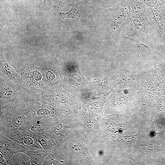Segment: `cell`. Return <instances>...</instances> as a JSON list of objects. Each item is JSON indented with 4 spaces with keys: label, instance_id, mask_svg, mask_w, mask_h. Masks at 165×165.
I'll list each match as a JSON object with an SVG mask.
<instances>
[{
    "label": "cell",
    "instance_id": "cell-23",
    "mask_svg": "<svg viewBox=\"0 0 165 165\" xmlns=\"http://www.w3.org/2000/svg\"><path fill=\"white\" fill-rule=\"evenodd\" d=\"M101 102L100 100V97L98 99H97L95 101L91 102L89 104V106L93 110H95L100 109V107Z\"/></svg>",
    "mask_w": 165,
    "mask_h": 165
},
{
    "label": "cell",
    "instance_id": "cell-10",
    "mask_svg": "<svg viewBox=\"0 0 165 165\" xmlns=\"http://www.w3.org/2000/svg\"><path fill=\"white\" fill-rule=\"evenodd\" d=\"M0 132L8 138L22 145L42 149L36 138V134L17 130L4 133Z\"/></svg>",
    "mask_w": 165,
    "mask_h": 165
},
{
    "label": "cell",
    "instance_id": "cell-16",
    "mask_svg": "<svg viewBox=\"0 0 165 165\" xmlns=\"http://www.w3.org/2000/svg\"><path fill=\"white\" fill-rule=\"evenodd\" d=\"M24 152L29 157L31 165H42L48 156L47 153L42 149L28 150Z\"/></svg>",
    "mask_w": 165,
    "mask_h": 165
},
{
    "label": "cell",
    "instance_id": "cell-2",
    "mask_svg": "<svg viewBox=\"0 0 165 165\" xmlns=\"http://www.w3.org/2000/svg\"><path fill=\"white\" fill-rule=\"evenodd\" d=\"M31 115L51 117L61 119L68 117L71 113L69 110H65L46 104L36 99L21 95Z\"/></svg>",
    "mask_w": 165,
    "mask_h": 165
},
{
    "label": "cell",
    "instance_id": "cell-19",
    "mask_svg": "<svg viewBox=\"0 0 165 165\" xmlns=\"http://www.w3.org/2000/svg\"><path fill=\"white\" fill-rule=\"evenodd\" d=\"M152 11L153 18L159 28V31L162 35H165V20L158 13L153 9L150 8Z\"/></svg>",
    "mask_w": 165,
    "mask_h": 165
},
{
    "label": "cell",
    "instance_id": "cell-21",
    "mask_svg": "<svg viewBox=\"0 0 165 165\" xmlns=\"http://www.w3.org/2000/svg\"><path fill=\"white\" fill-rule=\"evenodd\" d=\"M125 38L126 39L130 40L133 41L137 45L139 50H140V46L141 45H142L150 51L160 55V54L158 53H156L154 51L150 49L147 45H145L140 42L138 39L134 35H128L127 36H126L125 37Z\"/></svg>",
    "mask_w": 165,
    "mask_h": 165
},
{
    "label": "cell",
    "instance_id": "cell-24",
    "mask_svg": "<svg viewBox=\"0 0 165 165\" xmlns=\"http://www.w3.org/2000/svg\"><path fill=\"white\" fill-rule=\"evenodd\" d=\"M121 141L123 144L128 145L132 143L134 140V137L127 136L122 138Z\"/></svg>",
    "mask_w": 165,
    "mask_h": 165
},
{
    "label": "cell",
    "instance_id": "cell-18",
    "mask_svg": "<svg viewBox=\"0 0 165 165\" xmlns=\"http://www.w3.org/2000/svg\"><path fill=\"white\" fill-rule=\"evenodd\" d=\"M7 165H31L28 156L24 152L16 153L7 160Z\"/></svg>",
    "mask_w": 165,
    "mask_h": 165
},
{
    "label": "cell",
    "instance_id": "cell-17",
    "mask_svg": "<svg viewBox=\"0 0 165 165\" xmlns=\"http://www.w3.org/2000/svg\"><path fill=\"white\" fill-rule=\"evenodd\" d=\"M127 3L130 14L138 16L146 14L145 5L140 0H127Z\"/></svg>",
    "mask_w": 165,
    "mask_h": 165
},
{
    "label": "cell",
    "instance_id": "cell-3",
    "mask_svg": "<svg viewBox=\"0 0 165 165\" xmlns=\"http://www.w3.org/2000/svg\"><path fill=\"white\" fill-rule=\"evenodd\" d=\"M63 69L64 77L60 83L61 86L70 92H80L85 90L86 81L77 63H69Z\"/></svg>",
    "mask_w": 165,
    "mask_h": 165
},
{
    "label": "cell",
    "instance_id": "cell-8",
    "mask_svg": "<svg viewBox=\"0 0 165 165\" xmlns=\"http://www.w3.org/2000/svg\"><path fill=\"white\" fill-rule=\"evenodd\" d=\"M88 4V0H82L80 2L71 5L72 8L67 12L60 13L58 20L61 22L68 30L76 28L80 18Z\"/></svg>",
    "mask_w": 165,
    "mask_h": 165
},
{
    "label": "cell",
    "instance_id": "cell-14",
    "mask_svg": "<svg viewBox=\"0 0 165 165\" xmlns=\"http://www.w3.org/2000/svg\"><path fill=\"white\" fill-rule=\"evenodd\" d=\"M3 48L0 49V70L9 78L14 81L18 84L22 86L21 76L18 75L13 69L8 64L3 56Z\"/></svg>",
    "mask_w": 165,
    "mask_h": 165
},
{
    "label": "cell",
    "instance_id": "cell-9",
    "mask_svg": "<svg viewBox=\"0 0 165 165\" xmlns=\"http://www.w3.org/2000/svg\"><path fill=\"white\" fill-rule=\"evenodd\" d=\"M46 88L60 83L64 77V70L54 62L47 63L42 66Z\"/></svg>",
    "mask_w": 165,
    "mask_h": 165
},
{
    "label": "cell",
    "instance_id": "cell-22",
    "mask_svg": "<svg viewBox=\"0 0 165 165\" xmlns=\"http://www.w3.org/2000/svg\"><path fill=\"white\" fill-rule=\"evenodd\" d=\"M71 151L74 153L80 156H86L85 151L82 147L78 145H74L71 147Z\"/></svg>",
    "mask_w": 165,
    "mask_h": 165
},
{
    "label": "cell",
    "instance_id": "cell-13",
    "mask_svg": "<svg viewBox=\"0 0 165 165\" xmlns=\"http://www.w3.org/2000/svg\"><path fill=\"white\" fill-rule=\"evenodd\" d=\"M139 33L146 34L149 33L152 25L147 16L146 13L142 16H138L129 13L128 21Z\"/></svg>",
    "mask_w": 165,
    "mask_h": 165
},
{
    "label": "cell",
    "instance_id": "cell-25",
    "mask_svg": "<svg viewBox=\"0 0 165 165\" xmlns=\"http://www.w3.org/2000/svg\"><path fill=\"white\" fill-rule=\"evenodd\" d=\"M92 116H89L86 118L85 121V125L87 129L91 128L94 124V119Z\"/></svg>",
    "mask_w": 165,
    "mask_h": 165
},
{
    "label": "cell",
    "instance_id": "cell-5",
    "mask_svg": "<svg viewBox=\"0 0 165 165\" xmlns=\"http://www.w3.org/2000/svg\"><path fill=\"white\" fill-rule=\"evenodd\" d=\"M58 119L51 117L32 115L17 130L34 134H43Z\"/></svg>",
    "mask_w": 165,
    "mask_h": 165
},
{
    "label": "cell",
    "instance_id": "cell-12",
    "mask_svg": "<svg viewBox=\"0 0 165 165\" xmlns=\"http://www.w3.org/2000/svg\"><path fill=\"white\" fill-rule=\"evenodd\" d=\"M90 90L96 93H100L108 89L107 80L99 71L94 72L89 80Z\"/></svg>",
    "mask_w": 165,
    "mask_h": 165
},
{
    "label": "cell",
    "instance_id": "cell-20",
    "mask_svg": "<svg viewBox=\"0 0 165 165\" xmlns=\"http://www.w3.org/2000/svg\"><path fill=\"white\" fill-rule=\"evenodd\" d=\"M98 5L105 7H110L119 3L122 0H93Z\"/></svg>",
    "mask_w": 165,
    "mask_h": 165
},
{
    "label": "cell",
    "instance_id": "cell-7",
    "mask_svg": "<svg viewBox=\"0 0 165 165\" xmlns=\"http://www.w3.org/2000/svg\"><path fill=\"white\" fill-rule=\"evenodd\" d=\"M40 149L19 144L5 136L0 132V165H7V160L16 153Z\"/></svg>",
    "mask_w": 165,
    "mask_h": 165
},
{
    "label": "cell",
    "instance_id": "cell-15",
    "mask_svg": "<svg viewBox=\"0 0 165 165\" xmlns=\"http://www.w3.org/2000/svg\"><path fill=\"white\" fill-rule=\"evenodd\" d=\"M36 137L42 149L48 154V155L55 156L57 144L50 137L44 134L36 135Z\"/></svg>",
    "mask_w": 165,
    "mask_h": 165
},
{
    "label": "cell",
    "instance_id": "cell-1",
    "mask_svg": "<svg viewBox=\"0 0 165 165\" xmlns=\"http://www.w3.org/2000/svg\"><path fill=\"white\" fill-rule=\"evenodd\" d=\"M31 116L20 97L15 101L0 105V132L17 130Z\"/></svg>",
    "mask_w": 165,
    "mask_h": 165
},
{
    "label": "cell",
    "instance_id": "cell-4",
    "mask_svg": "<svg viewBox=\"0 0 165 165\" xmlns=\"http://www.w3.org/2000/svg\"><path fill=\"white\" fill-rule=\"evenodd\" d=\"M22 86L28 90H44L46 88L42 67H26L21 69Z\"/></svg>",
    "mask_w": 165,
    "mask_h": 165
},
{
    "label": "cell",
    "instance_id": "cell-11",
    "mask_svg": "<svg viewBox=\"0 0 165 165\" xmlns=\"http://www.w3.org/2000/svg\"><path fill=\"white\" fill-rule=\"evenodd\" d=\"M15 82L10 78L7 80L0 79L1 106L15 101L20 98V93L17 92L15 89Z\"/></svg>",
    "mask_w": 165,
    "mask_h": 165
},
{
    "label": "cell",
    "instance_id": "cell-6",
    "mask_svg": "<svg viewBox=\"0 0 165 165\" xmlns=\"http://www.w3.org/2000/svg\"><path fill=\"white\" fill-rule=\"evenodd\" d=\"M129 16L127 8L122 3L110 12L108 23L114 39L116 40L118 38L124 26L128 22Z\"/></svg>",
    "mask_w": 165,
    "mask_h": 165
}]
</instances>
